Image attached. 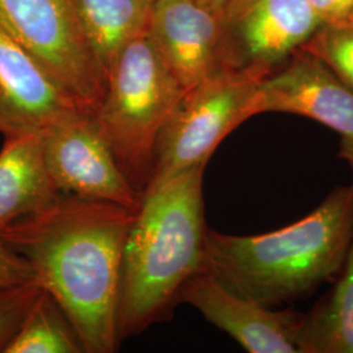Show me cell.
Listing matches in <instances>:
<instances>
[{"instance_id": "cell-1", "label": "cell", "mask_w": 353, "mask_h": 353, "mask_svg": "<svg viewBox=\"0 0 353 353\" xmlns=\"http://www.w3.org/2000/svg\"><path fill=\"white\" fill-rule=\"evenodd\" d=\"M138 208L61 195L0 230L32 265L39 285L61 305L84 352H114L122 255Z\"/></svg>"}, {"instance_id": "cell-2", "label": "cell", "mask_w": 353, "mask_h": 353, "mask_svg": "<svg viewBox=\"0 0 353 353\" xmlns=\"http://www.w3.org/2000/svg\"><path fill=\"white\" fill-rule=\"evenodd\" d=\"M207 165L143 192L127 234L117 307L119 344L160 321L182 285L203 267L207 228L203 176Z\"/></svg>"}, {"instance_id": "cell-3", "label": "cell", "mask_w": 353, "mask_h": 353, "mask_svg": "<svg viewBox=\"0 0 353 353\" xmlns=\"http://www.w3.org/2000/svg\"><path fill=\"white\" fill-rule=\"evenodd\" d=\"M353 234V185L301 220L256 236L207 230L203 268L265 306L306 297L339 272Z\"/></svg>"}, {"instance_id": "cell-4", "label": "cell", "mask_w": 353, "mask_h": 353, "mask_svg": "<svg viewBox=\"0 0 353 353\" xmlns=\"http://www.w3.org/2000/svg\"><path fill=\"white\" fill-rule=\"evenodd\" d=\"M183 93L145 26L119 52L93 113L122 173L140 194L151 182L161 130Z\"/></svg>"}, {"instance_id": "cell-5", "label": "cell", "mask_w": 353, "mask_h": 353, "mask_svg": "<svg viewBox=\"0 0 353 353\" xmlns=\"http://www.w3.org/2000/svg\"><path fill=\"white\" fill-rule=\"evenodd\" d=\"M265 76L255 68L224 70L186 90L159 137L147 189L207 165L217 145L254 117V100Z\"/></svg>"}, {"instance_id": "cell-6", "label": "cell", "mask_w": 353, "mask_h": 353, "mask_svg": "<svg viewBox=\"0 0 353 353\" xmlns=\"http://www.w3.org/2000/svg\"><path fill=\"white\" fill-rule=\"evenodd\" d=\"M0 19L65 96L81 110L96 112L106 79L74 0H0Z\"/></svg>"}, {"instance_id": "cell-7", "label": "cell", "mask_w": 353, "mask_h": 353, "mask_svg": "<svg viewBox=\"0 0 353 353\" xmlns=\"http://www.w3.org/2000/svg\"><path fill=\"white\" fill-rule=\"evenodd\" d=\"M39 140L61 194L139 208L143 194L122 173L93 114H71L43 131Z\"/></svg>"}, {"instance_id": "cell-8", "label": "cell", "mask_w": 353, "mask_h": 353, "mask_svg": "<svg viewBox=\"0 0 353 353\" xmlns=\"http://www.w3.org/2000/svg\"><path fill=\"white\" fill-rule=\"evenodd\" d=\"M229 70L276 71L322 26L306 0H230L223 12Z\"/></svg>"}, {"instance_id": "cell-9", "label": "cell", "mask_w": 353, "mask_h": 353, "mask_svg": "<svg viewBox=\"0 0 353 353\" xmlns=\"http://www.w3.org/2000/svg\"><path fill=\"white\" fill-rule=\"evenodd\" d=\"M176 303L195 307L248 352L299 353L300 313L275 310L240 294L203 267L182 285Z\"/></svg>"}, {"instance_id": "cell-10", "label": "cell", "mask_w": 353, "mask_h": 353, "mask_svg": "<svg viewBox=\"0 0 353 353\" xmlns=\"http://www.w3.org/2000/svg\"><path fill=\"white\" fill-rule=\"evenodd\" d=\"M263 113L301 115L353 144V89L303 48L261 81L254 117Z\"/></svg>"}, {"instance_id": "cell-11", "label": "cell", "mask_w": 353, "mask_h": 353, "mask_svg": "<svg viewBox=\"0 0 353 353\" xmlns=\"http://www.w3.org/2000/svg\"><path fill=\"white\" fill-rule=\"evenodd\" d=\"M148 32L185 92L229 70L223 16L196 0H154Z\"/></svg>"}, {"instance_id": "cell-12", "label": "cell", "mask_w": 353, "mask_h": 353, "mask_svg": "<svg viewBox=\"0 0 353 353\" xmlns=\"http://www.w3.org/2000/svg\"><path fill=\"white\" fill-rule=\"evenodd\" d=\"M84 112L51 80L0 19V134L38 137L65 117Z\"/></svg>"}, {"instance_id": "cell-13", "label": "cell", "mask_w": 353, "mask_h": 353, "mask_svg": "<svg viewBox=\"0 0 353 353\" xmlns=\"http://www.w3.org/2000/svg\"><path fill=\"white\" fill-rule=\"evenodd\" d=\"M61 195L45 165L39 135L6 138L0 151V230L42 212Z\"/></svg>"}, {"instance_id": "cell-14", "label": "cell", "mask_w": 353, "mask_h": 353, "mask_svg": "<svg viewBox=\"0 0 353 353\" xmlns=\"http://www.w3.org/2000/svg\"><path fill=\"white\" fill-rule=\"evenodd\" d=\"M334 287L301 314L299 353H353V234Z\"/></svg>"}, {"instance_id": "cell-15", "label": "cell", "mask_w": 353, "mask_h": 353, "mask_svg": "<svg viewBox=\"0 0 353 353\" xmlns=\"http://www.w3.org/2000/svg\"><path fill=\"white\" fill-rule=\"evenodd\" d=\"M153 1L74 0L89 48L106 80L119 52L148 26Z\"/></svg>"}, {"instance_id": "cell-16", "label": "cell", "mask_w": 353, "mask_h": 353, "mask_svg": "<svg viewBox=\"0 0 353 353\" xmlns=\"http://www.w3.org/2000/svg\"><path fill=\"white\" fill-rule=\"evenodd\" d=\"M74 325L57 300L42 290L4 353H81Z\"/></svg>"}, {"instance_id": "cell-17", "label": "cell", "mask_w": 353, "mask_h": 353, "mask_svg": "<svg viewBox=\"0 0 353 353\" xmlns=\"http://www.w3.org/2000/svg\"><path fill=\"white\" fill-rule=\"evenodd\" d=\"M303 49L353 89V26H321Z\"/></svg>"}, {"instance_id": "cell-18", "label": "cell", "mask_w": 353, "mask_h": 353, "mask_svg": "<svg viewBox=\"0 0 353 353\" xmlns=\"http://www.w3.org/2000/svg\"><path fill=\"white\" fill-rule=\"evenodd\" d=\"M42 290L37 280L0 288V352L4 353Z\"/></svg>"}, {"instance_id": "cell-19", "label": "cell", "mask_w": 353, "mask_h": 353, "mask_svg": "<svg viewBox=\"0 0 353 353\" xmlns=\"http://www.w3.org/2000/svg\"><path fill=\"white\" fill-rule=\"evenodd\" d=\"M36 280L32 265L0 237V288L21 285Z\"/></svg>"}, {"instance_id": "cell-20", "label": "cell", "mask_w": 353, "mask_h": 353, "mask_svg": "<svg viewBox=\"0 0 353 353\" xmlns=\"http://www.w3.org/2000/svg\"><path fill=\"white\" fill-rule=\"evenodd\" d=\"M322 26H343L352 13L353 0H306Z\"/></svg>"}, {"instance_id": "cell-21", "label": "cell", "mask_w": 353, "mask_h": 353, "mask_svg": "<svg viewBox=\"0 0 353 353\" xmlns=\"http://www.w3.org/2000/svg\"><path fill=\"white\" fill-rule=\"evenodd\" d=\"M196 1L199 4H202L203 7L208 8L210 11L219 13V14H223L225 7L228 6V3L230 0H196Z\"/></svg>"}, {"instance_id": "cell-22", "label": "cell", "mask_w": 353, "mask_h": 353, "mask_svg": "<svg viewBox=\"0 0 353 353\" xmlns=\"http://www.w3.org/2000/svg\"><path fill=\"white\" fill-rule=\"evenodd\" d=\"M341 157L343 160L347 161V164L350 165L351 172L353 176V144L350 141H344L341 140ZM353 185V183H352Z\"/></svg>"}, {"instance_id": "cell-23", "label": "cell", "mask_w": 353, "mask_h": 353, "mask_svg": "<svg viewBox=\"0 0 353 353\" xmlns=\"http://www.w3.org/2000/svg\"><path fill=\"white\" fill-rule=\"evenodd\" d=\"M343 26H353V8L352 13H351V16H350V19H348V21L345 23V24H343Z\"/></svg>"}]
</instances>
